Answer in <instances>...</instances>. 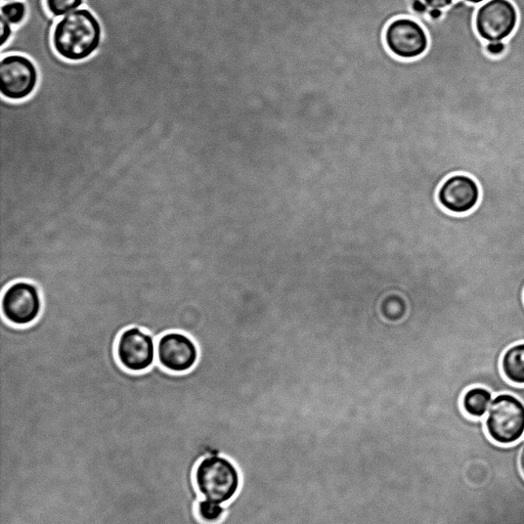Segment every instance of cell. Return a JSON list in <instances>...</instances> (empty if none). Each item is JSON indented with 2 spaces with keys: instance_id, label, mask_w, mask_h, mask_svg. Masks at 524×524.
<instances>
[{
  "instance_id": "9a60e30c",
  "label": "cell",
  "mask_w": 524,
  "mask_h": 524,
  "mask_svg": "<svg viewBox=\"0 0 524 524\" xmlns=\"http://www.w3.org/2000/svg\"><path fill=\"white\" fill-rule=\"evenodd\" d=\"M45 3L50 15L58 19L79 10L85 0H45Z\"/></svg>"
},
{
  "instance_id": "5bb4252c",
  "label": "cell",
  "mask_w": 524,
  "mask_h": 524,
  "mask_svg": "<svg viewBox=\"0 0 524 524\" xmlns=\"http://www.w3.org/2000/svg\"><path fill=\"white\" fill-rule=\"evenodd\" d=\"M2 17L12 26L20 27L28 17V6L25 2L12 0L2 6Z\"/></svg>"
},
{
  "instance_id": "ac0fdd59",
  "label": "cell",
  "mask_w": 524,
  "mask_h": 524,
  "mask_svg": "<svg viewBox=\"0 0 524 524\" xmlns=\"http://www.w3.org/2000/svg\"><path fill=\"white\" fill-rule=\"evenodd\" d=\"M410 10L412 13V18L416 19L418 17H426L429 11L428 6L423 2V0H410Z\"/></svg>"
},
{
  "instance_id": "30bf717a",
  "label": "cell",
  "mask_w": 524,
  "mask_h": 524,
  "mask_svg": "<svg viewBox=\"0 0 524 524\" xmlns=\"http://www.w3.org/2000/svg\"><path fill=\"white\" fill-rule=\"evenodd\" d=\"M436 198L448 212L462 215L477 207L482 198V190L468 174L457 173L442 184Z\"/></svg>"
},
{
  "instance_id": "ba28073f",
  "label": "cell",
  "mask_w": 524,
  "mask_h": 524,
  "mask_svg": "<svg viewBox=\"0 0 524 524\" xmlns=\"http://www.w3.org/2000/svg\"><path fill=\"white\" fill-rule=\"evenodd\" d=\"M116 356L120 365L129 372L148 371L157 361V341L140 327L127 328L118 337Z\"/></svg>"
},
{
  "instance_id": "7402d4cb",
  "label": "cell",
  "mask_w": 524,
  "mask_h": 524,
  "mask_svg": "<svg viewBox=\"0 0 524 524\" xmlns=\"http://www.w3.org/2000/svg\"><path fill=\"white\" fill-rule=\"evenodd\" d=\"M465 2L471 4V5H475V6H478L480 4H484L486 2H488V0H465Z\"/></svg>"
},
{
  "instance_id": "4fadbf2b",
  "label": "cell",
  "mask_w": 524,
  "mask_h": 524,
  "mask_svg": "<svg viewBox=\"0 0 524 524\" xmlns=\"http://www.w3.org/2000/svg\"><path fill=\"white\" fill-rule=\"evenodd\" d=\"M196 513L201 522L206 524L220 523L226 515L223 504L201 498L196 506Z\"/></svg>"
},
{
  "instance_id": "ffe728a7",
  "label": "cell",
  "mask_w": 524,
  "mask_h": 524,
  "mask_svg": "<svg viewBox=\"0 0 524 524\" xmlns=\"http://www.w3.org/2000/svg\"><path fill=\"white\" fill-rule=\"evenodd\" d=\"M445 11L440 9H429L426 18L430 21H441L444 18Z\"/></svg>"
},
{
  "instance_id": "7a4b0ae2",
  "label": "cell",
  "mask_w": 524,
  "mask_h": 524,
  "mask_svg": "<svg viewBox=\"0 0 524 524\" xmlns=\"http://www.w3.org/2000/svg\"><path fill=\"white\" fill-rule=\"evenodd\" d=\"M194 479L201 497L218 504L230 502L240 487L238 469L222 455L203 458L196 466Z\"/></svg>"
},
{
  "instance_id": "e0dca14e",
  "label": "cell",
  "mask_w": 524,
  "mask_h": 524,
  "mask_svg": "<svg viewBox=\"0 0 524 524\" xmlns=\"http://www.w3.org/2000/svg\"><path fill=\"white\" fill-rule=\"evenodd\" d=\"M486 53L492 58H500L507 50L506 41L486 42Z\"/></svg>"
},
{
  "instance_id": "8fae6325",
  "label": "cell",
  "mask_w": 524,
  "mask_h": 524,
  "mask_svg": "<svg viewBox=\"0 0 524 524\" xmlns=\"http://www.w3.org/2000/svg\"><path fill=\"white\" fill-rule=\"evenodd\" d=\"M494 398V393L489 388L473 386L465 391L461 400V406L467 416L474 419H483L487 416Z\"/></svg>"
},
{
  "instance_id": "5b68a950",
  "label": "cell",
  "mask_w": 524,
  "mask_h": 524,
  "mask_svg": "<svg viewBox=\"0 0 524 524\" xmlns=\"http://www.w3.org/2000/svg\"><path fill=\"white\" fill-rule=\"evenodd\" d=\"M383 38L389 53L405 61L424 56L430 45L424 26L411 17H400L389 22Z\"/></svg>"
},
{
  "instance_id": "6da1fadb",
  "label": "cell",
  "mask_w": 524,
  "mask_h": 524,
  "mask_svg": "<svg viewBox=\"0 0 524 524\" xmlns=\"http://www.w3.org/2000/svg\"><path fill=\"white\" fill-rule=\"evenodd\" d=\"M104 37L99 18L90 9L76 10L56 22L52 43L55 52L65 61L80 63L92 58Z\"/></svg>"
},
{
  "instance_id": "2e32d148",
  "label": "cell",
  "mask_w": 524,
  "mask_h": 524,
  "mask_svg": "<svg viewBox=\"0 0 524 524\" xmlns=\"http://www.w3.org/2000/svg\"><path fill=\"white\" fill-rule=\"evenodd\" d=\"M6 19L0 17V48H5L12 40L15 29Z\"/></svg>"
},
{
  "instance_id": "3957f363",
  "label": "cell",
  "mask_w": 524,
  "mask_h": 524,
  "mask_svg": "<svg viewBox=\"0 0 524 524\" xmlns=\"http://www.w3.org/2000/svg\"><path fill=\"white\" fill-rule=\"evenodd\" d=\"M485 425L496 444H517L524 438V403L513 393H500L490 406Z\"/></svg>"
},
{
  "instance_id": "52a82bcc",
  "label": "cell",
  "mask_w": 524,
  "mask_h": 524,
  "mask_svg": "<svg viewBox=\"0 0 524 524\" xmlns=\"http://www.w3.org/2000/svg\"><path fill=\"white\" fill-rule=\"evenodd\" d=\"M518 20L517 9L511 0H488L478 6L474 27L486 42L505 41L515 32Z\"/></svg>"
},
{
  "instance_id": "603a6c76",
  "label": "cell",
  "mask_w": 524,
  "mask_h": 524,
  "mask_svg": "<svg viewBox=\"0 0 524 524\" xmlns=\"http://www.w3.org/2000/svg\"><path fill=\"white\" fill-rule=\"evenodd\" d=\"M2 2H4V3L7 2L8 3V2H12V0H2Z\"/></svg>"
},
{
  "instance_id": "7c38bea8",
  "label": "cell",
  "mask_w": 524,
  "mask_h": 524,
  "mask_svg": "<svg viewBox=\"0 0 524 524\" xmlns=\"http://www.w3.org/2000/svg\"><path fill=\"white\" fill-rule=\"evenodd\" d=\"M501 369L510 383L524 386V342L507 349L501 361Z\"/></svg>"
},
{
  "instance_id": "d6986e66",
  "label": "cell",
  "mask_w": 524,
  "mask_h": 524,
  "mask_svg": "<svg viewBox=\"0 0 524 524\" xmlns=\"http://www.w3.org/2000/svg\"><path fill=\"white\" fill-rule=\"evenodd\" d=\"M429 9H440L446 11L456 0H423Z\"/></svg>"
},
{
  "instance_id": "9c48e42d",
  "label": "cell",
  "mask_w": 524,
  "mask_h": 524,
  "mask_svg": "<svg viewBox=\"0 0 524 524\" xmlns=\"http://www.w3.org/2000/svg\"><path fill=\"white\" fill-rule=\"evenodd\" d=\"M198 360V345L184 332H168L157 341V361L171 373H187L197 365Z\"/></svg>"
},
{
  "instance_id": "44dd1931",
  "label": "cell",
  "mask_w": 524,
  "mask_h": 524,
  "mask_svg": "<svg viewBox=\"0 0 524 524\" xmlns=\"http://www.w3.org/2000/svg\"><path fill=\"white\" fill-rule=\"evenodd\" d=\"M519 467L522 472V475L524 476V446L522 447L519 455Z\"/></svg>"
},
{
  "instance_id": "277c9868",
  "label": "cell",
  "mask_w": 524,
  "mask_h": 524,
  "mask_svg": "<svg viewBox=\"0 0 524 524\" xmlns=\"http://www.w3.org/2000/svg\"><path fill=\"white\" fill-rule=\"evenodd\" d=\"M0 95L11 102H22L37 91L40 75L35 62L22 54L2 56Z\"/></svg>"
},
{
  "instance_id": "8992f818",
  "label": "cell",
  "mask_w": 524,
  "mask_h": 524,
  "mask_svg": "<svg viewBox=\"0 0 524 524\" xmlns=\"http://www.w3.org/2000/svg\"><path fill=\"white\" fill-rule=\"evenodd\" d=\"M0 292H2V317L11 325L28 327L41 316L43 300L36 284L18 281Z\"/></svg>"
}]
</instances>
